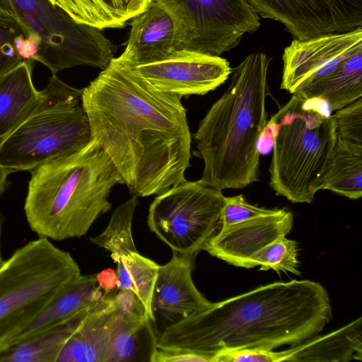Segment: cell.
Wrapping results in <instances>:
<instances>
[{
    "instance_id": "obj_7",
    "label": "cell",
    "mask_w": 362,
    "mask_h": 362,
    "mask_svg": "<svg viewBox=\"0 0 362 362\" xmlns=\"http://www.w3.org/2000/svg\"><path fill=\"white\" fill-rule=\"evenodd\" d=\"M71 254L40 237L0 266V354L56 296L81 275Z\"/></svg>"
},
{
    "instance_id": "obj_1",
    "label": "cell",
    "mask_w": 362,
    "mask_h": 362,
    "mask_svg": "<svg viewBox=\"0 0 362 362\" xmlns=\"http://www.w3.org/2000/svg\"><path fill=\"white\" fill-rule=\"evenodd\" d=\"M181 98L151 88L121 56L83 88L92 138L133 196L158 195L186 181L191 134Z\"/></svg>"
},
{
    "instance_id": "obj_35",
    "label": "cell",
    "mask_w": 362,
    "mask_h": 362,
    "mask_svg": "<svg viewBox=\"0 0 362 362\" xmlns=\"http://www.w3.org/2000/svg\"><path fill=\"white\" fill-rule=\"evenodd\" d=\"M0 13L12 16L16 19V16L10 0H0Z\"/></svg>"
},
{
    "instance_id": "obj_29",
    "label": "cell",
    "mask_w": 362,
    "mask_h": 362,
    "mask_svg": "<svg viewBox=\"0 0 362 362\" xmlns=\"http://www.w3.org/2000/svg\"><path fill=\"white\" fill-rule=\"evenodd\" d=\"M24 33L13 17L0 13V79L23 60L15 45L18 35Z\"/></svg>"
},
{
    "instance_id": "obj_34",
    "label": "cell",
    "mask_w": 362,
    "mask_h": 362,
    "mask_svg": "<svg viewBox=\"0 0 362 362\" xmlns=\"http://www.w3.org/2000/svg\"><path fill=\"white\" fill-rule=\"evenodd\" d=\"M13 171L0 164V198L8 185V176Z\"/></svg>"
},
{
    "instance_id": "obj_9",
    "label": "cell",
    "mask_w": 362,
    "mask_h": 362,
    "mask_svg": "<svg viewBox=\"0 0 362 362\" xmlns=\"http://www.w3.org/2000/svg\"><path fill=\"white\" fill-rule=\"evenodd\" d=\"M224 197L200 180H186L154 199L148 226L173 252L197 256L221 226Z\"/></svg>"
},
{
    "instance_id": "obj_19",
    "label": "cell",
    "mask_w": 362,
    "mask_h": 362,
    "mask_svg": "<svg viewBox=\"0 0 362 362\" xmlns=\"http://www.w3.org/2000/svg\"><path fill=\"white\" fill-rule=\"evenodd\" d=\"M96 274H81L56 296L13 339L11 346L78 317L103 296ZM10 346V347H11Z\"/></svg>"
},
{
    "instance_id": "obj_36",
    "label": "cell",
    "mask_w": 362,
    "mask_h": 362,
    "mask_svg": "<svg viewBox=\"0 0 362 362\" xmlns=\"http://www.w3.org/2000/svg\"><path fill=\"white\" fill-rule=\"evenodd\" d=\"M4 223V217L1 212L0 211V266L4 262V259L2 257V253H1V235H2V230H3V225Z\"/></svg>"
},
{
    "instance_id": "obj_5",
    "label": "cell",
    "mask_w": 362,
    "mask_h": 362,
    "mask_svg": "<svg viewBox=\"0 0 362 362\" xmlns=\"http://www.w3.org/2000/svg\"><path fill=\"white\" fill-rule=\"evenodd\" d=\"M326 103L293 94L267 121L272 138L269 185L292 203L311 204L321 189L336 135Z\"/></svg>"
},
{
    "instance_id": "obj_32",
    "label": "cell",
    "mask_w": 362,
    "mask_h": 362,
    "mask_svg": "<svg viewBox=\"0 0 362 362\" xmlns=\"http://www.w3.org/2000/svg\"><path fill=\"white\" fill-rule=\"evenodd\" d=\"M114 298L120 313L135 317L148 316L142 303L132 291L117 289Z\"/></svg>"
},
{
    "instance_id": "obj_8",
    "label": "cell",
    "mask_w": 362,
    "mask_h": 362,
    "mask_svg": "<svg viewBox=\"0 0 362 362\" xmlns=\"http://www.w3.org/2000/svg\"><path fill=\"white\" fill-rule=\"evenodd\" d=\"M25 38L35 42V62L52 74L77 66L106 68L116 46L92 25L72 19L49 0H10Z\"/></svg>"
},
{
    "instance_id": "obj_14",
    "label": "cell",
    "mask_w": 362,
    "mask_h": 362,
    "mask_svg": "<svg viewBox=\"0 0 362 362\" xmlns=\"http://www.w3.org/2000/svg\"><path fill=\"white\" fill-rule=\"evenodd\" d=\"M293 224L291 211L276 209L269 214L221 226L204 250L231 265L250 269L253 255L279 237L286 236Z\"/></svg>"
},
{
    "instance_id": "obj_11",
    "label": "cell",
    "mask_w": 362,
    "mask_h": 362,
    "mask_svg": "<svg viewBox=\"0 0 362 362\" xmlns=\"http://www.w3.org/2000/svg\"><path fill=\"white\" fill-rule=\"evenodd\" d=\"M362 49V28L306 40L294 39L284 49L281 88L303 96Z\"/></svg>"
},
{
    "instance_id": "obj_13",
    "label": "cell",
    "mask_w": 362,
    "mask_h": 362,
    "mask_svg": "<svg viewBox=\"0 0 362 362\" xmlns=\"http://www.w3.org/2000/svg\"><path fill=\"white\" fill-rule=\"evenodd\" d=\"M127 62L151 88L181 98L202 95L215 90L226 82L232 71L229 62L221 56L185 49H175L168 56L145 64L133 66Z\"/></svg>"
},
{
    "instance_id": "obj_6",
    "label": "cell",
    "mask_w": 362,
    "mask_h": 362,
    "mask_svg": "<svg viewBox=\"0 0 362 362\" xmlns=\"http://www.w3.org/2000/svg\"><path fill=\"white\" fill-rule=\"evenodd\" d=\"M41 92L33 115L0 141V164L13 172L32 171L83 149L93 140L82 102L83 88L71 87L52 74Z\"/></svg>"
},
{
    "instance_id": "obj_27",
    "label": "cell",
    "mask_w": 362,
    "mask_h": 362,
    "mask_svg": "<svg viewBox=\"0 0 362 362\" xmlns=\"http://www.w3.org/2000/svg\"><path fill=\"white\" fill-rule=\"evenodd\" d=\"M150 321L148 316L134 317L118 310L110 337L109 362L134 361L138 334Z\"/></svg>"
},
{
    "instance_id": "obj_30",
    "label": "cell",
    "mask_w": 362,
    "mask_h": 362,
    "mask_svg": "<svg viewBox=\"0 0 362 362\" xmlns=\"http://www.w3.org/2000/svg\"><path fill=\"white\" fill-rule=\"evenodd\" d=\"M337 138L362 144V98L335 111L332 115Z\"/></svg>"
},
{
    "instance_id": "obj_10",
    "label": "cell",
    "mask_w": 362,
    "mask_h": 362,
    "mask_svg": "<svg viewBox=\"0 0 362 362\" xmlns=\"http://www.w3.org/2000/svg\"><path fill=\"white\" fill-rule=\"evenodd\" d=\"M156 1L173 21L175 49L221 56L260 26L248 0Z\"/></svg>"
},
{
    "instance_id": "obj_23",
    "label": "cell",
    "mask_w": 362,
    "mask_h": 362,
    "mask_svg": "<svg viewBox=\"0 0 362 362\" xmlns=\"http://www.w3.org/2000/svg\"><path fill=\"white\" fill-rule=\"evenodd\" d=\"M362 96V49L344 59L329 76L307 91V99L324 101L337 111Z\"/></svg>"
},
{
    "instance_id": "obj_12",
    "label": "cell",
    "mask_w": 362,
    "mask_h": 362,
    "mask_svg": "<svg viewBox=\"0 0 362 362\" xmlns=\"http://www.w3.org/2000/svg\"><path fill=\"white\" fill-rule=\"evenodd\" d=\"M259 15L283 24L296 40L362 28V0H248Z\"/></svg>"
},
{
    "instance_id": "obj_24",
    "label": "cell",
    "mask_w": 362,
    "mask_h": 362,
    "mask_svg": "<svg viewBox=\"0 0 362 362\" xmlns=\"http://www.w3.org/2000/svg\"><path fill=\"white\" fill-rule=\"evenodd\" d=\"M116 264L117 288L132 291L142 303L150 320L154 322L152 299L159 265L138 250L122 257Z\"/></svg>"
},
{
    "instance_id": "obj_18",
    "label": "cell",
    "mask_w": 362,
    "mask_h": 362,
    "mask_svg": "<svg viewBox=\"0 0 362 362\" xmlns=\"http://www.w3.org/2000/svg\"><path fill=\"white\" fill-rule=\"evenodd\" d=\"M129 35L120 55L133 66L160 59L175 49V30L168 12L156 0L136 15L130 23Z\"/></svg>"
},
{
    "instance_id": "obj_16",
    "label": "cell",
    "mask_w": 362,
    "mask_h": 362,
    "mask_svg": "<svg viewBox=\"0 0 362 362\" xmlns=\"http://www.w3.org/2000/svg\"><path fill=\"white\" fill-rule=\"evenodd\" d=\"M196 257L173 251L170 260L159 265L152 299L153 314L162 315L173 323L213 305L192 281Z\"/></svg>"
},
{
    "instance_id": "obj_31",
    "label": "cell",
    "mask_w": 362,
    "mask_h": 362,
    "mask_svg": "<svg viewBox=\"0 0 362 362\" xmlns=\"http://www.w3.org/2000/svg\"><path fill=\"white\" fill-rule=\"evenodd\" d=\"M276 209L258 207L247 202L243 194L225 197L221 211V226L240 223L257 216L269 214Z\"/></svg>"
},
{
    "instance_id": "obj_26",
    "label": "cell",
    "mask_w": 362,
    "mask_h": 362,
    "mask_svg": "<svg viewBox=\"0 0 362 362\" xmlns=\"http://www.w3.org/2000/svg\"><path fill=\"white\" fill-rule=\"evenodd\" d=\"M138 204L136 196L124 202L114 211L106 229L99 235L89 238L93 244L109 251L115 263L127 254L137 251L132 226Z\"/></svg>"
},
{
    "instance_id": "obj_4",
    "label": "cell",
    "mask_w": 362,
    "mask_h": 362,
    "mask_svg": "<svg viewBox=\"0 0 362 362\" xmlns=\"http://www.w3.org/2000/svg\"><path fill=\"white\" fill-rule=\"evenodd\" d=\"M124 184L112 162L93 139L83 149L31 171L25 217L39 237L81 238L111 209L112 187Z\"/></svg>"
},
{
    "instance_id": "obj_33",
    "label": "cell",
    "mask_w": 362,
    "mask_h": 362,
    "mask_svg": "<svg viewBox=\"0 0 362 362\" xmlns=\"http://www.w3.org/2000/svg\"><path fill=\"white\" fill-rule=\"evenodd\" d=\"M97 283L104 292H110L117 288V272L111 268L96 274Z\"/></svg>"
},
{
    "instance_id": "obj_28",
    "label": "cell",
    "mask_w": 362,
    "mask_h": 362,
    "mask_svg": "<svg viewBox=\"0 0 362 362\" xmlns=\"http://www.w3.org/2000/svg\"><path fill=\"white\" fill-rule=\"evenodd\" d=\"M297 243L281 235L256 252L251 259L250 268L260 266L259 270L270 269L300 275L297 259Z\"/></svg>"
},
{
    "instance_id": "obj_17",
    "label": "cell",
    "mask_w": 362,
    "mask_h": 362,
    "mask_svg": "<svg viewBox=\"0 0 362 362\" xmlns=\"http://www.w3.org/2000/svg\"><path fill=\"white\" fill-rule=\"evenodd\" d=\"M115 290L76 319L57 362H109L110 337L118 312Z\"/></svg>"
},
{
    "instance_id": "obj_20",
    "label": "cell",
    "mask_w": 362,
    "mask_h": 362,
    "mask_svg": "<svg viewBox=\"0 0 362 362\" xmlns=\"http://www.w3.org/2000/svg\"><path fill=\"white\" fill-rule=\"evenodd\" d=\"M35 62L23 61L0 79V141L30 117L41 100L32 78Z\"/></svg>"
},
{
    "instance_id": "obj_3",
    "label": "cell",
    "mask_w": 362,
    "mask_h": 362,
    "mask_svg": "<svg viewBox=\"0 0 362 362\" xmlns=\"http://www.w3.org/2000/svg\"><path fill=\"white\" fill-rule=\"evenodd\" d=\"M270 62L264 53L253 52L232 69L229 86L193 135L204 163L200 180L211 187L241 189L259 180Z\"/></svg>"
},
{
    "instance_id": "obj_22",
    "label": "cell",
    "mask_w": 362,
    "mask_h": 362,
    "mask_svg": "<svg viewBox=\"0 0 362 362\" xmlns=\"http://www.w3.org/2000/svg\"><path fill=\"white\" fill-rule=\"evenodd\" d=\"M321 189H328L351 199L361 197L362 144L336 137Z\"/></svg>"
},
{
    "instance_id": "obj_2",
    "label": "cell",
    "mask_w": 362,
    "mask_h": 362,
    "mask_svg": "<svg viewBox=\"0 0 362 362\" xmlns=\"http://www.w3.org/2000/svg\"><path fill=\"white\" fill-rule=\"evenodd\" d=\"M331 318L329 294L320 283L274 282L170 323L153 346L194 352L217 362L228 352L297 345L318 335Z\"/></svg>"
},
{
    "instance_id": "obj_15",
    "label": "cell",
    "mask_w": 362,
    "mask_h": 362,
    "mask_svg": "<svg viewBox=\"0 0 362 362\" xmlns=\"http://www.w3.org/2000/svg\"><path fill=\"white\" fill-rule=\"evenodd\" d=\"M361 325L360 317L329 334L316 335L284 351L244 350L236 358L243 362L361 361Z\"/></svg>"
},
{
    "instance_id": "obj_25",
    "label": "cell",
    "mask_w": 362,
    "mask_h": 362,
    "mask_svg": "<svg viewBox=\"0 0 362 362\" xmlns=\"http://www.w3.org/2000/svg\"><path fill=\"white\" fill-rule=\"evenodd\" d=\"M76 319L17 342L0 354V362H57Z\"/></svg>"
},
{
    "instance_id": "obj_21",
    "label": "cell",
    "mask_w": 362,
    "mask_h": 362,
    "mask_svg": "<svg viewBox=\"0 0 362 362\" xmlns=\"http://www.w3.org/2000/svg\"><path fill=\"white\" fill-rule=\"evenodd\" d=\"M74 21L100 30L124 27L152 0H49Z\"/></svg>"
}]
</instances>
